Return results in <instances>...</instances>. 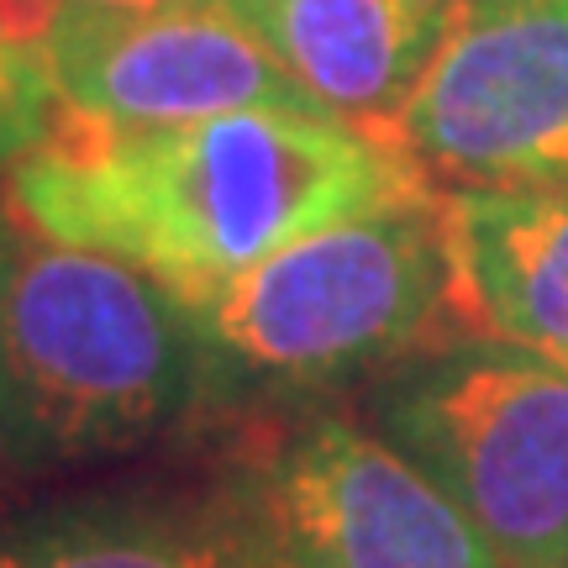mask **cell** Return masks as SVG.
<instances>
[{
	"mask_svg": "<svg viewBox=\"0 0 568 568\" xmlns=\"http://www.w3.org/2000/svg\"><path fill=\"white\" fill-rule=\"evenodd\" d=\"M432 190L400 142L326 111H222L116 126L63 105L0 205L53 243L111 253L201 305L322 226Z\"/></svg>",
	"mask_w": 568,
	"mask_h": 568,
	"instance_id": "cell-1",
	"label": "cell"
},
{
	"mask_svg": "<svg viewBox=\"0 0 568 568\" xmlns=\"http://www.w3.org/2000/svg\"><path fill=\"white\" fill-rule=\"evenodd\" d=\"M216 389L195 305L0 205V447L21 468L153 443Z\"/></svg>",
	"mask_w": 568,
	"mask_h": 568,
	"instance_id": "cell-2",
	"label": "cell"
},
{
	"mask_svg": "<svg viewBox=\"0 0 568 568\" xmlns=\"http://www.w3.org/2000/svg\"><path fill=\"white\" fill-rule=\"evenodd\" d=\"M216 389L343 385L458 343L443 190L322 226L195 305Z\"/></svg>",
	"mask_w": 568,
	"mask_h": 568,
	"instance_id": "cell-3",
	"label": "cell"
},
{
	"mask_svg": "<svg viewBox=\"0 0 568 568\" xmlns=\"http://www.w3.org/2000/svg\"><path fill=\"white\" fill-rule=\"evenodd\" d=\"M222 521L253 568H506L410 453L347 416L243 432Z\"/></svg>",
	"mask_w": 568,
	"mask_h": 568,
	"instance_id": "cell-4",
	"label": "cell"
},
{
	"mask_svg": "<svg viewBox=\"0 0 568 568\" xmlns=\"http://www.w3.org/2000/svg\"><path fill=\"white\" fill-rule=\"evenodd\" d=\"M379 426L485 531L506 568H568V368L474 337L379 389Z\"/></svg>",
	"mask_w": 568,
	"mask_h": 568,
	"instance_id": "cell-5",
	"label": "cell"
},
{
	"mask_svg": "<svg viewBox=\"0 0 568 568\" xmlns=\"http://www.w3.org/2000/svg\"><path fill=\"white\" fill-rule=\"evenodd\" d=\"M432 184H568V0H453L395 116Z\"/></svg>",
	"mask_w": 568,
	"mask_h": 568,
	"instance_id": "cell-6",
	"label": "cell"
},
{
	"mask_svg": "<svg viewBox=\"0 0 568 568\" xmlns=\"http://www.w3.org/2000/svg\"><path fill=\"white\" fill-rule=\"evenodd\" d=\"M53 80L63 105L116 126H174L253 105L322 111L232 0H174L159 11L63 0Z\"/></svg>",
	"mask_w": 568,
	"mask_h": 568,
	"instance_id": "cell-7",
	"label": "cell"
},
{
	"mask_svg": "<svg viewBox=\"0 0 568 568\" xmlns=\"http://www.w3.org/2000/svg\"><path fill=\"white\" fill-rule=\"evenodd\" d=\"M443 211L464 332L568 368V184L443 190Z\"/></svg>",
	"mask_w": 568,
	"mask_h": 568,
	"instance_id": "cell-8",
	"label": "cell"
},
{
	"mask_svg": "<svg viewBox=\"0 0 568 568\" xmlns=\"http://www.w3.org/2000/svg\"><path fill=\"white\" fill-rule=\"evenodd\" d=\"M326 116L395 142L453 0H232Z\"/></svg>",
	"mask_w": 568,
	"mask_h": 568,
	"instance_id": "cell-9",
	"label": "cell"
},
{
	"mask_svg": "<svg viewBox=\"0 0 568 568\" xmlns=\"http://www.w3.org/2000/svg\"><path fill=\"white\" fill-rule=\"evenodd\" d=\"M243 548L222 510L142 495L59 500L0 521V568H237Z\"/></svg>",
	"mask_w": 568,
	"mask_h": 568,
	"instance_id": "cell-10",
	"label": "cell"
},
{
	"mask_svg": "<svg viewBox=\"0 0 568 568\" xmlns=\"http://www.w3.org/2000/svg\"><path fill=\"white\" fill-rule=\"evenodd\" d=\"M63 0H0V180L32 153L59 111L53 27Z\"/></svg>",
	"mask_w": 568,
	"mask_h": 568,
	"instance_id": "cell-11",
	"label": "cell"
},
{
	"mask_svg": "<svg viewBox=\"0 0 568 568\" xmlns=\"http://www.w3.org/2000/svg\"><path fill=\"white\" fill-rule=\"evenodd\" d=\"M80 6H101V11H159L174 0H80Z\"/></svg>",
	"mask_w": 568,
	"mask_h": 568,
	"instance_id": "cell-12",
	"label": "cell"
},
{
	"mask_svg": "<svg viewBox=\"0 0 568 568\" xmlns=\"http://www.w3.org/2000/svg\"><path fill=\"white\" fill-rule=\"evenodd\" d=\"M237 568H253V564H247V558H243V564H237Z\"/></svg>",
	"mask_w": 568,
	"mask_h": 568,
	"instance_id": "cell-13",
	"label": "cell"
}]
</instances>
